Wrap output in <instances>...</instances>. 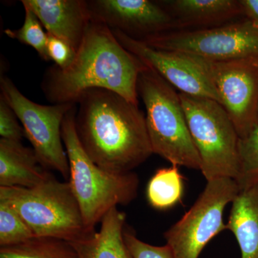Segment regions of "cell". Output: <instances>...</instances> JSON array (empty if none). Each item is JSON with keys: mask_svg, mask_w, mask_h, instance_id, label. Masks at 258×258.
I'll return each mask as SVG.
<instances>
[{"mask_svg": "<svg viewBox=\"0 0 258 258\" xmlns=\"http://www.w3.org/2000/svg\"><path fill=\"white\" fill-rule=\"evenodd\" d=\"M125 214L111 209L102 219L101 229L71 242L79 258H132L123 233Z\"/></svg>", "mask_w": 258, "mask_h": 258, "instance_id": "obj_16", "label": "cell"}, {"mask_svg": "<svg viewBox=\"0 0 258 258\" xmlns=\"http://www.w3.org/2000/svg\"><path fill=\"white\" fill-rule=\"evenodd\" d=\"M123 237L132 258H175L170 246H154L139 240L134 232L124 230Z\"/></svg>", "mask_w": 258, "mask_h": 258, "instance_id": "obj_23", "label": "cell"}, {"mask_svg": "<svg viewBox=\"0 0 258 258\" xmlns=\"http://www.w3.org/2000/svg\"><path fill=\"white\" fill-rule=\"evenodd\" d=\"M239 171L235 181L239 189L258 183V125L239 139Z\"/></svg>", "mask_w": 258, "mask_h": 258, "instance_id": "obj_20", "label": "cell"}, {"mask_svg": "<svg viewBox=\"0 0 258 258\" xmlns=\"http://www.w3.org/2000/svg\"><path fill=\"white\" fill-rule=\"evenodd\" d=\"M91 18L133 38L175 30V22L160 2L149 0H90Z\"/></svg>", "mask_w": 258, "mask_h": 258, "instance_id": "obj_12", "label": "cell"}, {"mask_svg": "<svg viewBox=\"0 0 258 258\" xmlns=\"http://www.w3.org/2000/svg\"><path fill=\"white\" fill-rule=\"evenodd\" d=\"M0 135L2 139L22 142L25 137L23 127L18 117L4 98L0 96Z\"/></svg>", "mask_w": 258, "mask_h": 258, "instance_id": "obj_24", "label": "cell"}, {"mask_svg": "<svg viewBox=\"0 0 258 258\" xmlns=\"http://www.w3.org/2000/svg\"><path fill=\"white\" fill-rule=\"evenodd\" d=\"M141 41L154 48L208 60L258 58V29L247 19L212 28L161 32Z\"/></svg>", "mask_w": 258, "mask_h": 258, "instance_id": "obj_9", "label": "cell"}, {"mask_svg": "<svg viewBox=\"0 0 258 258\" xmlns=\"http://www.w3.org/2000/svg\"><path fill=\"white\" fill-rule=\"evenodd\" d=\"M25 9V20L23 26L18 30L7 29L5 33L10 38L15 39L21 43L29 45L36 50L44 60L48 61L47 55V40L48 35L43 29L40 20L31 10Z\"/></svg>", "mask_w": 258, "mask_h": 258, "instance_id": "obj_21", "label": "cell"}, {"mask_svg": "<svg viewBox=\"0 0 258 258\" xmlns=\"http://www.w3.org/2000/svg\"><path fill=\"white\" fill-rule=\"evenodd\" d=\"M238 185L232 178L208 181L205 189L189 211L165 233L166 244L175 258H199L213 237L227 229L223 220L226 206L238 194Z\"/></svg>", "mask_w": 258, "mask_h": 258, "instance_id": "obj_8", "label": "cell"}, {"mask_svg": "<svg viewBox=\"0 0 258 258\" xmlns=\"http://www.w3.org/2000/svg\"><path fill=\"white\" fill-rule=\"evenodd\" d=\"M137 91L147 111L146 123L153 153L172 165L200 170L201 160L175 88L147 66L139 75Z\"/></svg>", "mask_w": 258, "mask_h": 258, "instance_id": "obj_4", "label": "cell"}, {"mask_svg": "<svg viewBox=\"0 0 258 258\" xmlns=\"http://www.w3.org/2000/svg\"><path fill=\"white\" fill-rule=\"evenodd\" d=\"M232 205L227 229L235 235L242 258H258V183L240 189Z\"/></svg>", "mask_w": 258, "mask_h": 258, "instance_id": "obj_17", "label": "cell"}, {"mask_svg": "<svg viewBox=\"0 0 258 258\" xmlns=\"http://www.w3.org/2000/svg\"><path fill=\"white\" fill-rule=\"evenodd\" d=\"M0 258H79V256L69 241L35 236L20 243L0 247Z\"/></svg>", "mask_w": 258, "mask_h": 258, "instance_id": "obj_18", "label": "cell"}, {"mask_svg": "<svg viewBox=\"0 0 258 258\" xmlns=\"http://www.w3.org/2000/svg\"><path fill=\"white\" fill-rule=\"evenodd\" d=\"M48 35L47 55L49 60L53 61L60 69H66L76 57V51L68 42L53 35Z\"/></svg>", "mask_w": 258, "mask_h": 258, "instance_id": "obj_25", "label": "cell"}, {"mask_svg": "<svg viewBox=\"0 0 258 258\" xmlns=\"http://www.w3.org/2000/svg\"><path fill=\"white\" fill-rule=\"evenodd\" d=\"M160 3L174 18L176 30L219 26L242 15L240 3L235 0H171Z\"/></svg>", "mask_w": 258, "mask_h": 258, "instance_id": "obj_15", "label": "cell"}, {"mask_svg": "<svg viewBox=\"0 0 258 258\" xmlns=\"http://www.w3.org/2000/svg\"><path fill=\"white\" fill-rule=\"evenodd\" d=\"M190 134L207 181L235 179L239 171V137L233 122L219 102L179 93Z\"/></svg>", "mask_w": 258, "mask_h": 258, "instance_id": "obj_6", "label": "cell"}, {"mask_svg": "<svg viewBox=\"0 0 258 258\" xmlns=\"http://www.w3.org/2000/svg\"><path fill=\"white\" fill-rule=\"evenodd\" d=\"M50 174L33 149L20 142L0 139V186L32 188Z\"/></svg>", "mask_w": 258, "mask_h": 258, "instance_id": "obj_14", "label": "cell"}, {"mask_svg": "<svg viewBox=\"0 0 258 258\" xmlns=\"http://www.w3.org/2000/svg\"><path fill=\"white\" fill-rule=\"evenodd\" d=\"M186 55L216 90L239 137L247 136L258 125V58L212 60Z\"/></svg>", "mask_w": 258, "mask_h": 258, "instance_id": "obj_10", "label": "cell"}, {"mask_svg": "<svg viewBox=\"0 0 258 258\" xmlns=\"http://www.w3.org/2000/svg\"><path fill=\"white\" fill-rule=\"evenodd\" d=\"M0 200L13 206L37 237L73 242L91 234L69 181L52 174L32 188L0 186Z\"/></svg>", "mask_w": 258, "mask_h": 258, "instance_id": "obj_5", "label": "cell"}, {"mask_svg": "<svg viewBox=\"0 0 258 258\" xmlns=\"http://www.w3.org/2000/svg\"><path fill=\"white\" fill-rule=\"evenodd\" d=\"M242 15L258 29V0H240Z\"/></svg>", "mask_w": 258, "mask_h": 258, "instance_id": "obj_26", "label": "cell"}, {"mask_svg": "<svg viewBox=\"0 0 258 258\" xmlns=\"http://www.w3.org/2000/svg\"><path fill=\"white\" fill-rule=\"evenodd\" d=\"M1 96L9 104L22 123L25 137L32 145L40 164L47 170L58 172L69 179V159L62 142L61 128L68 112L75 103L51 106L39 104L19 91L5 76L0 78Z\"/></svg>", "mask_w": 258, "mask_h": 258, "instance_id": "obj_7", "label": "cell"}, {"mask_svg": "<svg viewBox=\"0 0 258 258\" xmlns=\"http://www.w3.org/2000/svg\"><path fill=\"white\" fill-rule=\"evenodd\" d=\"M35 237L13 206L0 200V247L13 245Z\"/></svg>", "mask_w": 258, "mask_h": 258, "instance_id": "obj_22", "label": "cell"}, {"mask_svg": "<svg viewBox=\"0 0 258 258\" xmlns=\"http://www.w3.org/2000/svg\"><path fill=\"white\" fill-rule=\"evenodd\" d=\"M77 104L76 131L91 160L109 172H131L152 154L146 115L118 93L101 88L86 91Z\"/></svg>", "mask_w": 258, "mask_h": 258, "instance_id": "obj_1", "label": "cell"}, {"mask_svg": "<svg viewBox=\"0 0 258 258\" xmlns=\"http://www.w3.org/2000/svg\"><path fill=\"white\" fill-rule=\"evenodd\" d=\"M184 191L182 176L177 166L163 168L157 171L147 185L149 204L157 210L172 208L181 201Z\"/></svg>", "mask_w": 258, "mask_h": 258, "instance_id": "obj_19", "label": "cell"}, {"mask_svg": "<svg viewBox=\"0 0 258 258\" xmlns=\"http://www.w3.org/2000/svg\"><path fill=\"white\" fill-rule=\"evenodd\" d=\"M111 31L122 46L147 67L154 69L180 93L210 98L221 104L215 88L186 54L154 48L118 30Z\"/></svg>", "mask_w": 258, "mask_h": 258, "instance_id": "obj_11", "label": "cell"}, {"mask_svg": "<svg viewBox=\"0 0 258 258\" xmlns=\"http://www.w3.org/2000/svg\"><path fill=\"white\" fill-rule=\"evenodd\" d=\"M146 67L111 29L92 19L71 64L66 69L54 64L45 71L42 92L52 104H77L86 91L101 88L138 105L137 83Z\"/></svg>", "mask_w": 258, "mask_h": 258, "instance_id": "obj_2", "label": "cell"}, {"mask_svg": "<svg viewBox=\"0 0 258 258\" xmlns=\"http://www.w3.org/2000/svg\"><path fill=\"white\" fill-rule=\"evenodd\" d=\"M49 35L58 37L77 51L91 23L87 1L83 0H22Z\"/></svg>", "mask_w": 258, "mask_h": 258, "instance_id": "obj_13", "label": "cell"}, {"mask_svg": "<svg viewBox=\"0 0 258 258\" xmlns=\"http://www.w3.org/2000/svg\"><path fill=\"white\" fill-rule=\"evenodd\" d=\"M76 111L77 105L68 112L61 134L69 159V182L79 204L86 230L91 233L111 209L128 205L137 198L139 180L134 171L115 174L91 160L76 133Z\"/></svg>", "mask_w": 258, "mask_h": 258, "instance_id": "obj_3", "label": "cell"}]
</instances>
